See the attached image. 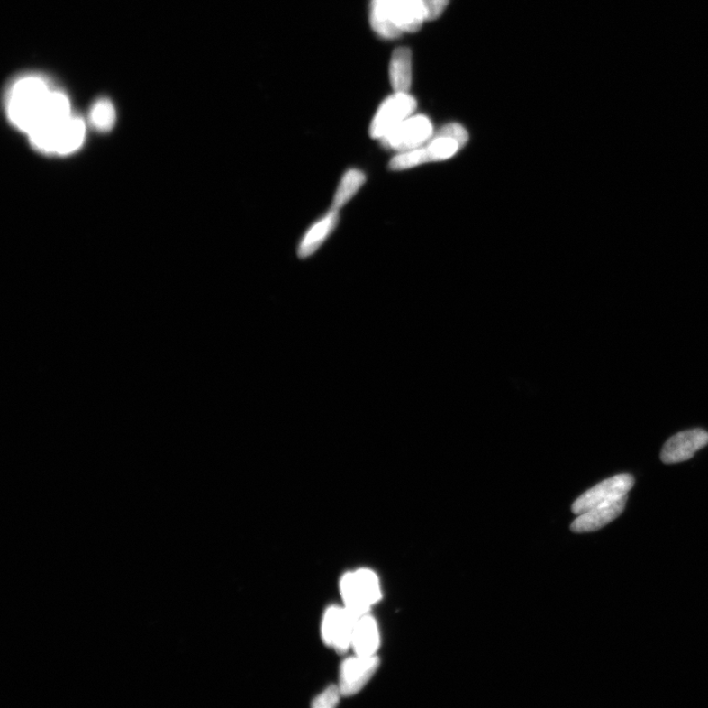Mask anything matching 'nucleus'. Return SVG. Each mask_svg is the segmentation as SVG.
<instances>
[{
    "instance_id": "obj_1",
    "label": "nucleus",
    "mask_w": 708,
    "mask_h": 708,
    "mask_svg": "<svg viewBox=\"0 0 708 708\" xmlns=\"http://www.w3.org/2000/svg\"><path fill=\"white\" fill-rule=\"evenodd\" d=\"M52 90L47 80L36 75L18 79L10 88L6 100L9 121L21 132L29 133L45 115Z\"/></svg>"
},
{
    "instance_id": "obj_2",
    "label": "nucleus",
    "mask_w": 708,
    "mask_h": 708,
    "mask_svg": "<svg viewBox=\"0 0 708 708\" xmlns=\"http://www.w3.org/2000/svg\"><path fill=\"white\" fill-rule=\"evenodd\" d=\"M468 141V133L458 123H450L440 130L431 142L395 157L392 170H404L426 163L440 162L453 157Z\"/></svg>"
},
{
    "instance_id": "obj_3",
    "label": "nucleus",
    "mask_w": 708,
    "mask_h": 708,
    "mask_svg": "<svg viewBox=\"0 0 708 708\" xmlns=\"http://www.w3.org/2000/svg\"><path fill=\"white\" fill-rule=\"evenodd\" d=\"M371 14L379 27L401 35L414 33L426 21L420 0H373Z\"/></svg>"
},
{
    "instance_id": "obj_4",
    "label": "nucleus",
    "mask_w": 708,
    "mask_h": 708,
    "mask_svg": "<svg viewBox=\"0 0 708 708\" xmlns=\"http://www.w3.org/2000/svg\"><path fill=\"white\" fill-rule=\"evenodd\" d=\"M634 485V477L628 474L610 477L579 496L574 502L572 511L576 516H579L604 504L614 502L628 495Z\"/></svg>"
},
{
    "instance_id": "obj_5",
    "label": "nucleus",
    "mask_w": 708,
    "mask_h": 708,
    "mask_svg": "<svg viewBox=\"0 0 708 708\" xmlns=\"http://www.w3.org/2000/svg\"><path fill=\"white\" fill-rule=\"evenodd\" d=\"M415 107L416 101L409 93H395L375 115L370 127L371 136L382 139L412 116Z\"/></svg>"
},
{
    "instance_id": "obj_6",
    "label": "nucleus",
    "mask_w": 708,
    "mask_h": 708,
    "mask_svg": "<svg viewBox=\"0 0 708 708\" xmlns=\"http://www.w3.org/2000/svg\"><path fill=\"white\" fill-rule=\"evenodd\" d=\"M432 132L433 126L429 118L415 115L406 118L381 141L386 148L406 152L422 147L431 139Z\"/></svg>"
},
{
    "instance_id": "obj_7",
    "label": "nucleus",
    "mask_w": 708,
    "mask_h": 708,
    "mask_svg": "<svg viewBox=\"0 0 708 708\" xmlns=\"http://www.w3.org/2000/svg\"><path fill=\"white\" fill-rule=\"evenodd\" d=\"M379 658L357 656L342 663L340 673V689L343 696L359 693L379 667Z\"/></svg>"
},
{
    "instance_id": "obj_8",
    "label": "nucleus",
    "mask_w": 708,
    "mask_h": 708,
    "mask_svg": "<svg viewBox=\"0 0 708 708\" xmlns=\"http://www.w3.org/2000/svg\"><path fill=\"white\" fill-rule=\"evenodd\" d=\"M708 444V433L703 429H693L673 436L665 443L661 459L665 464H678L688 460Z\"/></svg>"
},
{
    "instance_id": "obj_9",
    "label": "nucleus",
    "mask_w": 708,
    "mask_h": 708,
    "mask_svg": "<svg viewBox=\"0 0 708 708\" xmlns=\"http://www.w3.org/2000/svg\"><path fill=\"white\" fill-rule=\"evenodd\" d=\"M627 500L628 495L579 514L573 522L571 530L576 533H585L603 529L623 513Z\"/></svg>"
},
{
    "instance_id": "obj_10",
    "label": "nucleus",
    "mask_w": 708,
    "mask_h": 708,
    "mask_svg": "<svg viewBox=\"0 0 708 708\" xmlns=\"http://www.w3.org/2000/svg\"><path fill=\"white\" fill-rule=\"evenodd\" d=\"M86 125L80 117L70 115L60 124L53 141V154L69 155L82 146L85 141Z\"/></svg>"
},
{
    "instance_id": "obj_11",
    "label": "nucleus",
    "mask_w": 708,
    "mask_h": 708,
    "mask_svg": "<svg viewBox=\"0 0 708 708\" xmlns=\"http://www.w3.org/2000/svg\"><path fill=\"white\" fill-rule=\"evenodd\" d=\"M380 646V634L377 621L369 614L360 617L354 628L352 647L357 656L370 658L377 656Z\"/></svg>"
},
{
    "instance_id": "obj_12",
    "label": "nucleus",
    "mask_w": 708,
    "mask_h": 708,
    "mask_svg": "<svg viewBox=\"0 0 708 708\" xmlns=\"http://www.w3.org/2000/svg\"><path fill=\"white\" fill-rule=\"evenodd\" d=\"M412 51L399 48L393 52L390 61V81L395 93H409L413 80Z\"/></svg>"
},
{
    "instance_id": "obj_13",
    "label": "nucleus",
    "mask_w": 708,
    "mask_h": 708,
    "mask_svg": "<svg viewBox=\"0 0 708 708\" xmlns=\"http://www.w3.org/2000/svg\"><path fill=\"white\" fill-rule=\"evenodd\" d=\"M337 222L338 210L331 209L323 219L315 223L306 233L302 243H300L298 255L302 259H306V257L315 253L326 241L331 231L335 229Z\"/></svg>"
},
{
    "instance_id": "obj_14",
    "label": "nucleus",
    "mask_w": 708,
    "mask_h": 708,
    "mask_svg": "<svg viewBox=\"0 0 708 708\" xmlns=\"http://www.w3.org/2000/svg\"><path fill=\"white\" fill-rule=\"evenodd\" d=\"M340 586L345 608L349 613L357 618L368 614L371 606L360 594L353 573L343 575Z\"/></svg>"
},
{
    "instance_id": "obj_15",
    "label": "nucleus",
    "mask_w": 708,
    "mask_h": 708,
    "mask_svg": "<svg viewBox=\"0 0 708 708\" xmlns=\"http://www.w3.org/2000/svg\"><path fill=\"white\" fill-rule=\"evenodd\" d=\"M359 619L349 613L345 607H342L334 636H332L331 648H334L340 653H343L352 647L354 628H356Z\"/></svg>"
},
{
    "instance_id": "obj_16",
    "label": "nucleus",
    "mask_w": 708,
    "mask_h": 708,
    "mask_svg": "<svg viewBox=\"0 0 708 708\" xmlns=\"http://www.w3.org/2000/svg\"><path fill=\"white\" fill-rule=\"evenodd\" d=\"M366 182V176L359 169H350L343 176L337 190L332 209L338 210L345 206Z\"/></svg>"
},
{
    "instance_id": "obj_17",
    "label": "nucleus",
    "mask_w": 708,
    "mask_h": 708,
    "mask_svg": "<svg viewBox=\"0 0 708 708\" xmlns=\"http://www.w3.org/2000/svg\"><path fill=\"white\" fill-rule=\"evenodd\" d=\"M356 577L357 585L359 592L366 602L370 605L377 604L382 598L379 578L377 574L368 570V568H361L357 572H353Z\"/></svg>"
},
{
    "instance_id": "obj_18",
    "label": "nucleus",
    "mask_w": 708,
    "mask_h": 708,
    "mask_svg": "<svg viewBox=\"0 0 708 708\" xmlns=\"http://www.w3.org/2000/svg\"><path fill=\"white\" fill-rule=\"evenodd\" d=\"M92 125L100 132H109L116 121V113L111 101L101 99L96 101L90 113Z\"/></svg>"
},
{
    "instance_id": "obj_19",
    "label": "nucleus",
    "mask_w": 708,
    "mask_h": 708,
    "mask_svg": "<svg viewBox=\"0 0 708 708\" xmlns=\"http://www.w3.org/2000/svg\"><path fill=\"white\" fill-rule=\"evenodd\" d=\"M342 695L339 685H330L321 693L313 701V706L316 708H332L339 704Z\"/></svg>"
},
{
    "instance_id": "obj_20",
    "label": "nucleus",
    "mask_w": 708,
    "mask_h": 708,
    "mask_svg": "<svg viewBox=\"0 0 708 708\" xmlns=\"http://www.w3.org/2000/svg\"><path fill=\"white\" fill-rule=\"evenodd\" d=\"M449 0H420L426 21H432L441 16Z\"/></svg>"
}]
</instances>
